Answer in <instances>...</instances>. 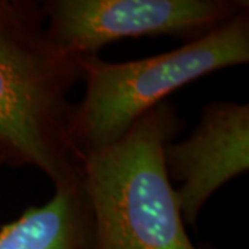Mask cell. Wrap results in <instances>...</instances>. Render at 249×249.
<instances>
[{
    "label": "cell",
    "mask_w": 249,
    "mask_h": 249,
    "mask_svg": "<svg viewBox=\"0 0 249 249\" xmlns=\"http://www.w3.org/2000/svg\"><path fill=\"white\" fill-rule=\"evenodd\" d=\"M78 62L49 39L42 1L0 0V165L31 166L54 188L80 180L67 137Z\"/></svg>",
    "instance_id": "cell-1"
},
{
    "label": "cell",
    "mask_w": 249,
    "mask_h": 249,
    "mask_svg": "<svg viewBox=\"0 0 249 249\" xmlns=\"http://www.w3.org/2000/svg\"><path fill=\"white\" fill-rule=\"evenodd\" d=\"M181 126L176 108L163 101L80 160L96 249H199L187 234L163 160Z\"/></svg>",
    "instance_id": "cell-2"
},
{
    "label": "cell",
    "mask_w": 249,
    "mask_h": 249,
    "mask_svg": "<svg viewBox=\"0 0 249 249\" xmlns=\"http://www.w3.org/2000/svg\"><path fill=\"white\" fill-rule=\"evenodd\" d=\"M249 61V10L166 53L109 62L76 58L85 93L72 106L67 137L80 160L116 142L148 109L191 82Z\"/></svg>",
    "instance_id": "cell-3"
},
{
    "label": "cell",
    "mask_w": 249,
    "mask_h": 249,
    "mask_svg": "<svg viewBox=\"0 0 249 249\" xmlns=\"http://www.w3.org/2000/svg\"><path fill=\"white\" fill-rule=\"evenodd\" d=\"M42 6L49 39L75 60L142 36L187 43L249 10L247 0H46Z\"/></svg>",
    "instance_id": "cell-4"
},
{
    "label": "cell",
    "mask_w": 249,
    "mask_h": 249,
    "mask_svg": "<svg viewBox=\"0 0 249 249\" xmlns=\"http://www.w3.org/2000/svg\"><path fill=\"white\" fill-rule=\"evenodd\" d=\"M163 160L170 181L180 183L176 196L183 220L196 224L206 201L249 169V106L206 104L191 134L165 147Z\"/></svg>",
    "instance_id": "cell-5"
},
{
    "label": "cell",
    "mask_w": 249,
    "mask_h": 249,
    "mask_svg": "<svg viewBox=\"0 0 249 249\" xmlns=\"http://www.w3.org/2000/svg\"><path fill=\"white\" fill-rule=\"evenodd\" d=\"M0 249H96L82 180L54 188L46 204L28 206L16 220L0 226Z\"/></svg>",
    "instance_id": "cell-6"
}]
</instances>
